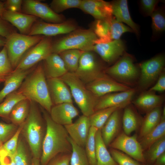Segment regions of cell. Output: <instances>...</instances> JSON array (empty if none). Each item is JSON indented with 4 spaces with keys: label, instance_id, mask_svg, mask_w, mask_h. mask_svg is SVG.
I'll list each match as a JSON object with an SVG mask.
<instances>
[{
    "label": "cell",
    "instance_id": "3957f363",
    "mask_svg": "<svg viewBox=\"0 0 165 165\" xmlns=\"http://www.w3.org/2000/svg\"><path fill=\"white\" fill-rule=\"evenodd\" d=\"M36 104L31 101L29 114L23 123L21 132L29 145L33 157L40 159L45 134L42 116Z\"/></svg>",
    "mask_w": 165,
    "mask_h": 165
},
{
    "label": "cell",
    "instance_id": "c3c4849f",
    "mask_svg": "<svg viewBox=\"0 0 165 165\" xmlns=\"http://www.w3.org/2000/svg\"><path fill=\"white\" fill-rule=\"evenodd\" d=\"M71 153H60L51 159L46 165H70Z\"/></svg>",
    "mask_w": 165,
    "mask_h": 165
},
{
    "label": "cell",
    "instance_id": "ba28073f",
    "mask_svg": "<svg viewBox=\"0 0 165 165\" xmlns=\"http://www.w3.org/2000/svg\"><path fill=\"white\" fill-rule=\"evenodd\" d=\"M52 43L50 37L44 36L25 53L14 70H28L44 60L52 53Z\"/></svg>",
    "mask_w": 165,
    "mask_h": 165
},
{
    "label": "cell",
    "instance_id": "2e32d148",
    "mask_svg": "<svg viewBox=\"0 0 165 165\" xmlns=\"http://www.w3.org/2000/svg\"><path fill=\"white\" fill-rule=\"evenodd\" d=\"M136 92L135 88L124 91L112 93L99 98L95 107L94 112L108 107L120 106L125 108L130 104Z\"/></svg>",
    "mask_w": 165,
    "mask_h": 165
},
{
    "label": "cell",
    "instance_id": "8992f818",
    "mask_svg": "<svg viewBox=\"0 0 165 165\" xmlns=\"http://www.w3.org/2000/svg\"><path fill=\"white\" fill-rule=\"evenodd\" d=\"M44 36L42 35H25L16 32L6 39L5 46L14 70L25 53L40 41Z\"/></svg>",
    "mask_w": 165,
    "mask_h": 165
},
{
    "label": "cell",
    "instance_id": "7402d4cb",
    "mask_svg": "<svg viewBox=\"0 0 165 165\" xmlns=\"http://www.w3.org/2000/svg\"><path fill=\"white\" fill-rule=\"evenodd\" d=\"M118 109L110 115L101 129L103 140L107 147L119 134L122 123V110Z\"/></svg>",
    "mask_w": 165,
    "mask_h": 165
},
{
    "label": "cell",
    "instance_id": "52a82bcc",
    "mask_svg": "<svg viewBox=\"0 0 165 165\" xmlns=\"http://www.w3.org/2000/svg\"><path fill=\"white\" fill-rule=\"evenodd\" d=\"M104 72L116 81L125 85L133 82L139 76L138 70L133 59L127 53H124L114 65L104 70Z\"/></svg>",
    "mask_w": 165,
    "mask_h": 165
},
{
    "label": "cell",
    "instance_id": "4fadbf2b",
    "mask_svg": "<svg viewBox=\"0 0 165 165\" xmlns=\"http://www.w3.org/2000/svg\"><path fill=\"white\" fill-rule=\"evenodd\" d=\"M77 29L76 25L71 21L50 23L38 20L32 26L28 35H42L50 37L68 34Z\"/></svg>",
    "mask_w": 165,
    "mask_h": 165
},
{
    "label": "cell",
    "instance_id": "836d02e7",
    "mask_svg": "<svg viewBox=\"0 0 165 165\" xmlns=\"http://www.w3.org/2000/svg\"><path fill=\"white\" fill-rule=\"evenodd\" d=\"M111 18L106 20H96L93 30L97 37L95 44L112 41L110 30V20Z\"/></svg>",
    "mask_w": 165,
    "mask_h": 165
},
{
    "label": "cell",
    "instance_id": "7c38bea8",
    "mask_svg": "<svg viewBox=\"0 0 165 165\" xmlns=\"http://www.w3.org/2000/svg\"><path fill=\"white\" fill-rule=\"evenodd\" d=\"M22 12L40 18L46 22L61 23L64 16L55 12L47 4L37 0H23Z\"/></svg>",
    "mask_w": 165,
    "mask_h": 165
},
{
    "label": "cell",
    "instance_id": "83f0119b",
    "mask_svg": "<svg viewBox=\"0 0 165 165\" xmlns=\"http://www.w3.org/2000/svg\"><path fill=\"white\" fill-rule=\"evenodd\" d=\"M161 107L156 108L146 113L142 123L139 138H141L153 129L160 122L162 116Z\"/></svg>",
    "mask_w": 165,
    "mask_h": 165
},
{
    "label": "cell",
    "instance_id": "7a4b0ae2",
    "mask_svg": "<svg viewBox=\"0 0 165 165\" xmlns=\"http://www.w3.org/2000/svg\"><path fill=\"white\" fill-rule=\"evenodd\" d=\"M41 62L25 78L17 90L26 98L40 105L49 113L53 105Z\"/></svg>",
    "mask_w": 165,
    "mask_h": 165
},
{
    "label": "cell",
    "instance_id": "94428289",
    "mask_svg": "<svg viewBox=\"0 0 165 165\" xmlns=\"http://www.w3.org/2000/svg\"></svg>",
    "mask_w": 165,
    "mask_h": 165
},
{
    "label": "cell",
    "instance_id": "d590c367",
    "mask_svg": "<svg viewBox=\"0 0 165 165\" xmlns=\"http://www.w3.org/2000/svg\"><path fill=\"white\" fill-rule=\"evenodd\" d=\"M151 16L152 36L155 38L165 30V16L163 9L156 8Z\"/></svg>",
    "mask_w": 165,
    "mask_h": 165
},
{
    "label": "cell",
    "instance_id": "4dcf8cb0",
    "mask_svg": "<svg viewBox=\"0 0 165 165\" xmlns=\"http://www.w3.org/2000/svg\"><path fill=\"white\" fill-rule=\"evenodd\" d=\"M84 52L79 50L71 49L63 51L58 53L68 72L75 73L76 72L80 58Z\"/></svg>",
    "mask_w": 165,
    "mask_h": 165
},
{
    "label": "cell",
    "instance_id": "d6a6232c",
    "mask_svg": "<svg viewBox=\"0 0 165 165\" xmlns=\"http://www.w3.org/2000/svg\"><path fill=\"white\" fill-rule=\"evenodd\" d=\"M129 105L124 108L122 117L124 132L128 135L135 130L138 125L137 115L132 108L129 106Z\"/></svg>",
    "mask_w": 165,
    "mask_h": 165
},
{
    "label": "cell",
    "instance_id": "603a6c76",
    "mask_svg": "<svg viewBox=\"0 0 165 165\" xmlns=\"http://www.w3.org/2000/svg\"><path fill=\"white\" fill-rule=\"evenodd\" d=\"M113 16L118 21L126 24L137 36H139V26L131 17L127 0H114L111 2Z\"/></svg>",
    "mask_w": 165,
    "mask_h": 165
},
{
    "label": "cell",
    "instance_id": "d4e9b609",
    "mask_svg": "<svg viewBox=\"0 0 165 165\" xmlns=\"http://www.w3.org/2000/svg\"><path fill=\"white\" fill-rule=\"evenodd\" d=\"M35 67L26 70H14L13 73L4 82V87L0 91V103L9 94L18 89L25 78Z\"/></svg>",
    "mask_w": 165,
    "mask_h": 165
},
{
    "label": "cell",
    "instance_id": "6f0895ef",
    "mask_svg": "<svg viewBox=\"0 0 165 165\" xmlns=\"http://www.w3.org/2000/svg\"><path fill=\"white\" fill-rule=\"evenodd\" d=\"M6 41V38L0 36V47H3L5 45Z\"/></svg>",
    "mask_w": 165,
    "mask_h": 165
},
{
    "label": "cell",
    "instance_id": "6125c7cd",
    "mask_svg": "<svg viewBox=\"0 0 165 165\" xmlns=\"http://www.w3.org/2000/svg\"></svg>",
    "mask_w": 165,
    "mask_h": 165
},
{
    "label": "cell",
    "instance_id": "6da1fadb",
    "mask_svg": "<svg viewBox=\"0 0 165 165\" xmlns=\"http://www.w3.org/2000/svg\"><path fill=\"white\" fill-rule=\"evenodd\" d=\"M46 130L42 147L40 165H46L49 161L61 153H72V148L69 135L64 126L53 121L48 112L43 111Z\"/></svg>",
    "mask_w": 165,
    "mask_h": 165
},
{
    "label": "cell",
    "instance_id": "277c9868",
    "mask_svg": "<svg viewBox=\"0 0 165 165\" xmlns=\"http://www.w3.org/2000/svg\"><path fill=\"white\" fill-rule=\"evenodd\" d=\"M61 78L69 87L72 98L82 115L89 117L92 114L99 98L87 88L74 73L68 72Z\"/></svg>",
    "mask_w": 165,
    "mask_h": 165
},
{
    "label": "cell",
    "instance_id": "f546056e",
    "mask_svg": "<svg viewBox=\"0 0 165 165\" xmlns=\"http://www.w3.org/2000/svg\"><path fill=\"white\" fill-rule=\"evenodd\" d=\"M31 101L28 99H23L14 107L9 116L12 123L19 126L27 118L29 112Z\"/></svg>",
    "mask_w": 165,
    "mask_h": 165
},
{
    "label": "cell",
    "instance_id": "ffe728a7",
    "mask_svg": "<svg viewBox=\"0 0 165 165\" xmlns=\"http://www.w3.org/2000/svg\"><path fill=\"white\" fill-rule=\"evenodd\" d=\"M47 82L53 105L73 103L70 89L61 78L47 79Z\"/></svg>",
    "mask_w": 165,
    "mask_h": 165
},
{
    "label": "cell",
    "instance_id": "7bdbcfd3",
    "mask_svg": "<svg viewBox=\"0 0 165 165\" xmlns=\"http://www.w3.org/2000/svg\"><path fill=\"white\" fill-rule=\"evenodd\" d=\"M109 151L118 165H142L138 161L119 150L110 148Z\"/></svg>",
    "mask_w": 165,
    "mask_h": 165
},
{
    "label": "cell",
    "instance_id": "e0dca14e",
    "mask_svg": "<svg viewBox=\"0 0 165 165\" xmlns=\"http://www.w3.org/2000/svg\"><path fill=\"white\" fill-rule=\"evenodd\" d=\"M64 127L71 139L84 148L91 127L89 117L82 115L75 122Z\"/></svg>",
    "mask_w": 165,
    "mask_h": 165
},
{
    "label": "cell",
    "instance_id": "680465c9",
    "mask_svg": "<svg viewBox=\"0 0 165 165\" xmlns=\"http://www.w3.org/2000/svg\"><path fill=\"white\" fill-rule=\"evenodd\" d=\"M3 142L0 140V150L2 148L3 145Z\"/></svg>",
    "mask_w": 165,
    "mask_h": 165
},
{
    "label": "cell",
    "instance_id": "b9f144b4",
    "mask_svg": "<svg viewBox=\"0 0 165 165\" xmlns=\"http://www.w3.org/2000/svg\"><path fill=\"white\" fill-rule=\"evenodd\" d=\"M82 0H53L50 7L56 13L61 12L72 8H79Z\"/></svg>",
    "mask_w": 165,
    "mask_h": 165
},
{
    "label": "cell",
    "instance_id": "681fc988",
    "mask_svg": "<svg viewBox=\"0 0 165 165\" xmlns=\"http://www.w3.org/2000/svg\"><path fill=\"white\" fill-rule=\"evenodd\" d=\"M16 32L11 24L0 18V36L6 39L13 33Z\"/></svg>",
    "mask_w": 165,
    "mask_h": 165
},
{
    "label": "cell",
    "instance_id": "ab89813d",
    "mask_svg": "<svg viewBox=\"0 0 165 165\" xmlns=\"http://www.w3.org/2000/svg\"><path fill=\"white\" fill-rule=\"evenodd\" d=\"M165 152V136L153 143L147 149L144 157L146 160L151 163H154L156 159Z\"/></svg>",
    "mask_w": 165,
    "mask_h": 165
},
{
    "label": "cell",
    "instance_id": "9f6ffc18",
    "mask_svg": "<svg viewBox=\"0 0 165 165\" xmlns=\"http://www.w3.org/2000/svg\"><path fill=\"white\" fill-rule=\"evenodd\" d=\"M32 165H40V159L33 157L32 160Z\"/></svg>",
    "mask_w": 165,
    "mask_h": 165
},
{
    "label": "cell",
    "instance_id": "d6986e66",
    "mask_svg": "<svg viewBox=\"0 0 165 165\" xmlns=\"http://www.w3.org/2000/svg\"><path fill=\"white\" fill-rule=\"evenodd\" d=\"M16 28L20 34L28 35L38 18L22 12L5 10L1 18Z\"/></svg>",
    "mask_w": 165,
    "mask_h": 165
},
{
    "label": "cell",
    "instance_id": "4316f807",
    "mask_svg": "<svg viewBox=\"0 0 165 165\" xmlns=\"http://www.w3.org/2000/svg\"><path fill=\"white\" fill-rule=\"evenodd\" d=\"M96 157L97 165H118L113 159L102 138L101 129L95 135Z\"/></svg>",
    "mask_w": 165,
    "mask_h": 165
},
{
    "label": "cell",
    "instance_id": "db71d44e",
    "mask_svg": "<svg viewBox=\"0 0 165 165\" xmlns=\"http://www.w3.org/2000/svg\"><path fill=\"white\" fill-rule=\"evenodd\" d=\"M154 163V165H165V152L159 156Z\"/></svg>",
    "mask_w": 165,
    "mask_h": 165
},
{
    "label": "cell",
    "instance_id": "bcb514c9",
    "mask_svg": "<svg viewBox=\"0 0 165 165\" xmlns=\"http://www.w3.org/2000/svg\"><path fill=\"white\" fill-rule=\"evenodd\" d=\"M17 129L13 123L7 124L0 122V140L5 142L14 134Z\"/></svg>",
    "mask_w": 165,
    "mask_h": 165
},
{
    "label": "cell",
    "instance_id": "1f68e13d",
    "mask_svg": "<svg viewBox=\"0 0 165 165\" xmlns=\"http://www.w3.org/2000/svg\"><path fill=\"white\" fill-rule=\"evenodd\" d=\"M124 107L120 106H115L101 109L94 112L89 116L91 126L101 129L111 114L116 110Z\"/></svg>",
    "mask_w": 165,
    "mask_h": 165
},
{
    "label": "cell",
    "instance_id": "9c48e42d",
    "mask_svg": "<svg viewBox=\"0 0 165 165\" xmlns=\"http://www.w3.org/2000/svg\"><path fill=\"white\" fill-rule=\"evenodd\" d=\"M165 64L164 55L161 54L140 64L138 85L141 90L147 89L157 80L164 70Z\"/></svg>",
    "mask_w": 165,
    "mask_h": 165
},
{
    "label": "cell",
    "instance_id": "f5cc1de1",
    "mask_svg": "<svg viewBox=\"0 0 165 165\" xmlns=\"http://www.w3.org/2000/svg\"><path fill=\"white\" fill-rule=\"evenodd\" d=\"M165 90V73L164 70L160 75L156 83L151 87L148 91L162 92Z\"/></svg>",
    "mask_w": 165,
    "mask_h": 165
},
{
    "label": "cell",
    "instance_id": "5b68a950",
    "mask_svg": "<svg viewBox=\"0 0 165 165\" xmlns=\"http://www.w3.org/2000/svg\"><path fill=\"white\" fill-rule=\"evenodd\" d=\"M97 37L91 29H77L52 44V53L58 54L66 50L77 49L92 51Z\"/></svg>",
    "mask_w": 165,
    "mask_h": 165
},
{
    "label": "cell",
    "instance_id": "7dc6e473",
    "mask_svg": "<svg viewBox=\"0 0 165 165\" xmlns=\"http://www.w3.org/2000/svg\"><path fill=\"white\" fill-rule=\"evenodd\" d=\"M159 2V1L157 0H140V7L142 13L145 16H151Z\"/></svg>",
    "mask_w": 165,
    "mask_h": 165
},
{
    "label": "cell",
    "instance_id": "74e56055",
    "mask_svg": "<svg viewBox=\"0 0 165 165\" xmlns=\"http://www.w3.org/2000/svg\"><path fill=\"white\" fill-rule=\"evenodd\" d=\"M5 46L0 51V83L4 82L14 71Z\"/></svg>",
    "mask_w": 165,
    "mask_h": 165
},
{
    "label": "cell",
    "instance_id": "60d3db41",
    "mask_svg": "<svg viewBox=\"0 0 165 165\" xmlns=\"http://www.w3.org/2000/svg\"><path fill=\"white\" fill-rule=\"evenodd\" d=\"M110 36L112 41L120 39L122 35L126 32H134L129 27L118 21L113 16L110 20Z\"/></svg>",
    "mask_w": 165,
    "mask_h": 165
},
{
    "label": "cell",
    "instance_id": "9a60e30c",
    "mask_svg": "<svg viewBox=\"0 0 165 165\" xmlns=\"http://www.w3.org/2000/svg\"><path fill=\"white\" fill-rule=\"evenodd\" d=\"M126 46L119 39L95 44L93 51L98 54L105 62L111 64L117 61L125 53Z\"/></svg>",
    "mask_w": 165,
    "mask_h": 165
},
{
    "label": "cell",
    "instance_id": "11a10c76",
    "mask_svg": "<svg viewBox=\"0 0 165 165\" xmlns=\"http://www.w3.org/2000/svg\"><path fill=\"white\" fill-rule=\"evenodd\" d=\"M5 10L4 3L0 1V18H1Z\"/></svg>",
    "mask_w": 165,
    "mask_h": 165
},
{
    "label": "cell",
    "instance_id": "44dd1931",
    "mask_svg": "<svg viewBox=\"0 0 165 165\" xmlns=\"http://www.w3.org/2000/svg\"><path fill=\"white\" fill-rule=\"evenodd\" d=\"M49 113L53 121L64 126L72 123L79 112L73 103H64L53 105Z\"/></svg>",
    "mask_w": 165,
    "mask_h": 165
},
{
    "label": "cell",
    "instance_id": "484cf974",
    "mask_svg": "<svg viewBox=\"0 0 165 165\" xmlns=\"http://www.w3.org/2000/svg\"><path fill=\"white\" fill-rule=\"evenodd\" d=\"M163 101V97L162 96L148 91L140 95L133 101V103L139 110L147 113L156 108L161 107Z\"/></svg>",
    "mask_w": 165,
    "mask_h": 165
},
{
    "label": "cell",
    "instance_id": "91938a15",
    "mask_svg": "<svg viewBox=\"0 0 165 165\" xmlns=\"http://www.w3.org/2000/svg\"><path fill=\"white\" fill-rule=\"evenodd\" d=\"M143 165H148V164H143Z\"/></svg>",
    "mask_w": 165,
    "mask_h": 165
},
{
    "label": "cell",
    "instance_id": "f907efd6",
    "mask_svg": "<svg viewBox=\"0 0 165 165\" xmlns=\"http://www.w3.org/2000/svg\"><path fill=\"white\" fill-rule=\"evenodd\" d=\"M0 165H15L14 155L2 148L0 150Z\"/></svg>",
    "mask_w": 165,
    "mask_h": 165
},
{
    "label": "cell",
    "instance_id": "cb8c5ba5",
    "mask_svg": "<svg viewBox=\"0 0 165 165\" xmlns=\"http://www.w3.org/2000/svg\"><path fill=\"white\" fill-rule=\"evenodd\" d=\"M43 64L47 79L61 78L68 72L64 64L58 53H52Z\"/></svg>",
    "mask_w": 165,
    "mask_h": 165
},
{
    "label": "cell",
    "instance_id": "ee69618b",
    "mask_svg": "<svg viewBox=\"0 0 165 165\" xmlns=\"http://www.w3.org/2000/svg\"><path fill=\"white\" fill-rule=\"evenodd\" d=\"M23 123L19 126L15 133L8 140L3 144L2 148L10 153L14 155L17 149L19 137L21 132Z\"/></svg>",
    "mask_w": 165,
    "mask_h": 165
},
{
    "label": "cell",
    "instance_id": "f6af8a7d",
    "mask_svg": "<svg viewBox=\"0 0 165 165\" xmlns=\"http://www.w3.org/2000/svg\"><path fill=\"white\" fill-rule=\"evenodd\" d=\"M15 165H29L28 159L25 145L22 141H18L14 155Z\"/></svg>",
    "mask_w": 165,
    "mask_h": 165
},
{
    "label": "cell",
    "instance_id": "30bf717a",
    "mask_svg": "<svg viewBox=\"0 0 165 165\" xmlns=\"http://www.w3.org/2000/svg\"><path fill=\"white\" fill-rule=\"evenodd\" d=\"M85 85L104 75V70L97 60L92 51H84L74 73Z\"/></svg>",
    "mask_w": 165,
    "mask_h": 165
},
{
    "label": "cell",
    "instance_id": "e575fe53",
    "mask_svg": "<svg viewBox=\"0 0 165 165\" xmlns=\"http://www.w3.org/2000/svg\"><path fill=\"white\" fill-rule=\"evenodd\" d=\"M26 98L17 90L9 94L0 104V117L9 118L10 112L15 105L20 101Z\"/></svg>",
    "mask_w": 165,
    "mask_h": 165
},
{
    "label": "cell",
    "instance_id": "f35d334b",
    "mask_svg": "<svg viewBox=\"0 0 165 165\" xmlns=\"http://www.w3.org/2000/svg\"><path fill=\"white\" fill-rule=\"evenodd\" d=\"M72 151L70 160V165H90L84 148L75 143L70 138Z\"/></svg>",
    "mask_w": 165,
    "mask_h": 165
},
{
    "label": "cell",
    "instance_id": "8d00e7d4",
    "mask_svg": "<svg viewBox=\"0 0 165 165\" xmlns=\"http://www.w3.org/2000/svg\"><path fill=\"white\" fill-rule=\"evenodd\" d=\"M98 129L91 126L84 149L90 165H97L96 157V134Z\"/></svg>",
    "mask_w": 165,
    "mask_h": 165
},
{
    "label": "cell",
    "instance_id": "816d5d0a",
    "mask_svg": "<svg viewBox=\"0 0 165 165\" xmlns=\"http://www.w3.org/2000/svg\"><path fill=\"white\" fill-rule=\"evenodd\" d=\"M23 2L22 0H6L4 2L5 10L22 12Z\"/></svg>",
    "mask_w": 165,
    "mask_h": 165
},
{
    "label": "cell",
    "instance_id": "8fae6325",
    "mask_svg": "<svg viewBox=\"0 0 165 165\" xmlns=\"http://www.w3.org/2000/svg\"><path fill=\"white\" fill-rule=\"evenodd\" d=\"M109 146L121 151L138 162H146L144 151L135 134L130 136L124 132L120 133Z\"/></svg>",
    "mask_w": 165,
    "mask_h": 165
},
{
    "label": "cell",
    "instance_id": "ac0fdd59",
    "mask_svg": "<svg viewBox=\"0 0 165 165\" xmlns=\"http://www.w3.org/2000/svg\"><path fill=\"white\" fill-rule=\"evenodd\" d=\"M79 8L96 20L108 19L113 16L111 2L102 0H82Z\"/></svg>",
    "mask_w": 165,
    "mask_h": 165
},
{
    "label": "cell",
    "instance_id": "5bb4252c",
    "mask_svg": "<svg viewBox=\"0 0 165 165\" xmlns=\"http://www.w3.org/2000/svg\"><path fill=\"white\" fill-rule=\"evenodd\" d=\"M86 86L98 98L108 94L124 91L131 88L127 85L116 81L105 73Z\"/></svg>",
    "mask_w": 165,
    "mask_h": 165
},
{
    "label": "cell",
    "instance_id": "f1b7e54d",
    "mask_svg": "<svg viewBox=\"0 0 165 165\" xmlns=\"http://www.w3.org/2000/svg\"><path fill=\"white\" fill-rule=\"evenodd\" d=\"M165 136V115L162 114L158 124L152 130L140 139L139 142L144 151L147 150L154 142Z\"/></svg>",
    "mask_w": 165,
    "mask_h": 165
}]
</instances>
